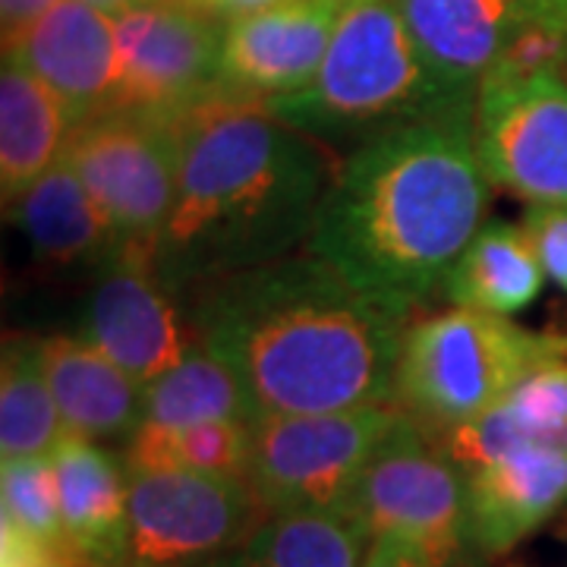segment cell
I'll return each instance as SVG.
<instances>
[{
    "mask_svg": "<svg viewBox=\"0 0 567 567\" xmlns=\"http://www.w3.org/2000/svg\"><path fill=\"white\" fill-rule=\"evenodd\" d=\"M347 507L372 536L410 539L439 567H457L473 555L466 473L406 413L369 461Z\"/></svg>",
    "mask_w": 567,
    "mask_h": 567,
    "instance_id": "obj_8",
    "label": "cell"
},
{
    "mask_svg": "<svg viewBox=\"0 0 567 567\" xmlns=\"http://www.w3.org/2000/svg\"><path fill=\"white\" fill-rule=\"evenodd\" d=\"M265 517L256 488L240 476L130 473V561L205 567L237 551Z\"/></svg>",
    "mask_w": 567,
    "mask_h": 567,
    "instance_id": "obj_9",
    "label": "cell"
},
{
    "mask_svg": "<svg viewBox=\"0 0 567 567\" xmlns=\"http://www.w3.org/2000/svg\"><path fill=\"white\" fill-rule=\"evenodd\" d=\"M61 406L44 379L35 341L3 347L0 369V457H51L66 439Z\"/></svg>",
    "mask_w": 567,
    "mask_h": 567,
    "instance_id": "obj_24",
    "label": "cell"
},
{
    "mask_svg": "<svg viewBox=\"0 0 567 567\" xmlns=\"http://www.w3.org/2000/svg\"><path fill=\"white\" fill-rule=\"evenodd\" d=\"M546 284L527 230L511 221H483L454 271L447 275L445 297L454 306H470L495 316L527 309Z\"/></svg>",
    "mask_w": 567,
    "mask_h": 567,
    "instance_id": "obj_22",
    "label": "cell"
},
{
    "mask_svg": "<svg viewBox=\"0 0 567 567\" xmlns=\"http://www.w3.org/2000/svg\"><path fill=\"white\" fill-rule=\"evenodd\" d=\"M0 505L3 520L20 527L25 536L51 548L63 567H73L66 533L58 502V480L51 457H25V461H3L0 470Z\"/></svg>",
    "mask_w": 567,
    "mask_h": 567,
    "instance_id": "obj_26",
    "label": "cell"
},
{
    "mask_svg": "<svg viewBox=\"0 0 567 567\" xmlns=\"http://www.w3.org/2000/svg\"><path fill=\"white\" fill-rule=\"evenodd\" d=\"M126 567H162V565H142V561H130Z\"/></svg>",
    "mask_w": 567,
    "mask_h": 567,
    "instance_id": "obj_32",
    "label": "cell"
},
{
    "mask_svg": "<svg viewBox=\"0 0 567 567\" xmlns=\"http://www.w3.org/2000/svg\"><path fill=\"white\" fill-rule=\"evenodd\" d=\"M394 404L338 413H275L252 420L249 486L268 514L347 507L363 470L401 423Z\"/></svg>",
    "mask_w": 567,
    "mask_h": 567,
    "instance_id": "obj_6",
    "label": "cell"
},
{
    "mask_svg": "<svg viewBox=\"0 0 567 567\" xmlns=\"http://www.w3.org/2000/svg\"><path fill=\"white\" fill-rule=\"evenodd\" d=\"M73 123L61 99L22 66L3 54L0 73V189L3 208H13L32 183L63 158Z\"/></svg>",
    "mask_w": 567,
    "mask_h": 567,
    "instance_id": "obj_20",
    "label": "cell"
},
{
    "mask_svg": "<svg viewBox=\"0 0 567 567\" xmlns=\"http://www.w3.org/2000/svg\"><path fill=\"white\" fill-rule=\"evenodd\" d=\"M0 524V567H63L51 548H44L7 520Z\"/></svg>",
    "mask_w": 567,
    "mask_h": 567,
    "instance_id": "obj_28",
    "label": "cell"
},
{
    "mask_svg": "<svg viewBox=\"0 0 567 567\" xmlns=\"http://www.w3.org/2000/svg\"><path fill=\"white\" fill-rule=\"evenodd\" d=\"M218 420H259L252 394L244 379L215 357L212 350H193L181 363L171 365L158 379L145 385L142 423L158 429L218 423Z\"/></svg>",
    "mask_w": 567,
    "mask_h": 567,
    "instance_id": "obj_23",
    "label": "cell"
},
{
    "mask_svg": "<svg viewBox=\"0 0 567 567\" xmlns=\"http://www.w3.org/2000/svg\"><path fill=\"white\" fill-rule=\"evenodd\" d=\"M252 457V423L218 420V423L158 429L140 423L126 439L123 464L126 473L145 470H193L215 476H249Z\"/></svg>",
    "mask_w": 567,
    "mask_h": 567,
    "instance_id": "obj_25",
    "label": "cell"
},
{
    "mask_svg": "<svg viewBox=\"0 0 567 567\" xmlns=\"http://www.w3.org/2000/svg\"><path fill=\"white\" fill-rule=\"evenodd\" d=\"M347 0H287L224 22L218 92L275 102L316 80Z\"/></svg>",
    "mask_w": 567,
    "mask_h": 567,
    "instance_id": "obj_13",
    "label": "cell"
},
{
    "mask_svg": "<svg viewBox=\"0 0 567 567\" xmlns=\"http://www.w3.org/2000/svg\"><path fill=\"white\" fill-rule=\"evenodd\" d=\"M193 319L205 350L244 379L259 416L391 404L406 316L309 249L205 287Z\"/></svg>",
    "mask_w": 567,
    "mask_h": 567,
    "instance_id": "obj_1",
    "label": "cell"
},
{
    "mask_svg": "<svg viewBox=\"0 0 567 567\" xmlns=\"http://www.w3.org/2000/svg\"><path fill=\"white\" fill-rule=\"evenodd\" d=\"M51 464L73 567L130 565V473L123 457L66 432Z\"/></svg>",
    "mask_w": 567,
    "mask_h": 567,
    "instance_id": "obj_17",
    "label": "cell"
},
{
    "mask_svg": "<svg viewBox=\"0 0 567 567\" xmlns=\"http://www.w3.org/2000/svg\"><path fill=\"white\" fill-rule=\"evenodd\" d=\"M439 76L461 92L480 89L495 58L527 25L567 20V0H394Z\"/></svg>",
    "mask_w": 567,
    "mask_h": 567,
    "instance_id": "obj_15",
    "label": "cell"
},
{
    "mask_svg": "<svg viewBox=\"0 0 567 567\" xmlns=\"http://www.w3.org/2000/svg\"><path fill=\"white\" fill-rule=\"evenodd\" d=\"M363 567H439L432 555L401 536H372Z\"/></svg>",
    "mask_w": 567,
    "mask_h": 567,
    "instance_id": "obj_29",
    "label": "cell"
},
{
    "mask_svg": "<svg viewBox=\"0 0 567 567\" xmlns=\"http://www.w3.org/2000/svg\"><path fill=\"white\" fill-rule=\"evenodd\" d=\"M567 341L536 334L507 316L454 306L406 324L391 404L432 439L480 420L533 369L561 357Z\"/></svg>",
    "mask_w": 567,
    "mask_h": 567,
    "instance_id": "obj_5",
    "label": "cell"
},
{
    "mask_svg": "<svg viewBox=\"0 0 567 567\" xmlns=\"http://www.w3.org/2000/svg\"><path fill=\"white\" fill-rule=\"evenodd\" d=\"M61 0H0V22H3V41L13 39L29 22L44 17Z\"/></svg>",
    "mask_w": 567,
    "mask_h": 567,
    "instance_id": "obj_30",
    "label": "cell"
},
{
    "mask_svg": "<svg viewBox=\"0 0 567 567\" xmlns=\"http://www.w3.org/2000/svg\"><path fill=\"white\" fill-rule=\"evenodd\" d=\"M265 107L322 145L350 152L410 123L476 111L439 76L394 0H347L316 80Z\"/></svg>",
    "mask_w": 567,
    "mask_h": 567,
    "instance_id": "obj_4",
    "label": "cell"
},
{
    "mask_svg": "<svg viewBox=\"0 0 567 567\" xmlns=\"http://www.w3.org/2000/svg\"><path fill=\"white\" fill-rule=\"evenodd\" d=\"M533 252L546 268V278L567 290V205L529 203L524 224Z\"/></svg>",
    "mask_w": 567,
    "mask_h": 567,
    "instance_id": "obj_27",
    "label": "cell"
},
{
    "mask_svg": "<svg viewBox=\"0 0 567 567\" xmlns=\"http://www.w3.org/2000/svg\"><path fill=\"white\" fill-rule=\"evenodd\" d=\"M372 533L350 507L268 514L244 546L205 567H363Z\"/></svg>",
    "mask_w": 567,
    "mask_h": 567,
    "instance_id": "obj_21",
    "label": "cell"
},
{
    "mask_svg": "<svg viewBox=\"0 0 567 567\" xmlns=\"http://www.w3.org/2000/svg\"><path fill=\"white\" fill-rule=\"evenodd\" d=\"M3 54L29 66L66 107L73 126L114 107L121 44L114 17L92 0H61L3 41Z\"/></svg>",
    "mask_w": 567,
    "mask_h": 567,
    "instance_id": "obj_14",
    "label": "cell"
},
{
    "mask_svg": "<svg viewBox=\"0 0 567 567\" xmlns=\"http://www.w3.org/2000/svg\"><path fill=\"white\" fill-rule=\"evenodd\" d=\"M111 17L121 44L117 111L181 121L218 92L224 22L186 0H140Z\"/></svg>",
    "mask_w": 567,
    "mask_h": 567,
    "instance_id": "obj_10",
    "label": "cell"
},
{
    "mask_svg": "<svg viewBox=\"0 0 567 567\" xmlns=\"http://www.w3.org/2000/svg\"><path fill=\"white\" fill-rule=\"evenodd\" d=\"M473 121L476 111L447 114L353 148L306 249L401 316L445 290L486 221L492 183Z\"/></svg>",
    "mask_w": 567,
    "mask_h": 567,
    "instance_id": "obj_3",
    "label": "cell"
},
{
    "mask_svg": "<svg viewBox=\"0 0 567 567\" xmlns=\"http://www.w3.org/2000/svg\"><path fill=\"white\" fill-rule=\"evenodd\" d=\"M473 140L492 186L567 205V70L480 85Z\"/></svg>",
    "mask_w": 567,
    "mask_h": 567,
    "instance_id": "obj_12",
    "label": "cell"
},
{
    "mask_svg": "<svg viewBox=\"0 0 567 567\" xmlns=\"http://www.w3.org/2000/svg\"><path fill=\"white\" fill-rule=\"evenodd\" d=\"M7 212H13L35 265L44 271H70L76 265L102 268L117 252L114 227L66 155Z\"/></svg>",
    "mask_w": 567,
    "mask_h": 567,
    "instance_id": "obj_19",
    "label": "cell"
},
{
    "mask_svg": "<svg viewBox=\"0 0 567 567\" xmlns=\"http://www.w3.org/2000/svg\"><path fill=\"white\" fill-rule=\"evenodd\" d=\"M41 369L73 435L92 442H126L142 423L145 385L85 338H41Z\"/></svg>",
    "mask_w": 567,
    "mask_h": 567,
    "instance_id": "obj_18",
    "label": "cell"
},
{
    "mask_svg": "<svg viewBox=\"0 0 567 567\" xmlns=\"http://www.w3.org/2000/svg\"><path fill=\"white\" fill-rule=\"evenodd\" d=\"M181 183L155 265L196 297L309 246L334 186L328 145L278 121L265 102L215 92L181 121Z\"/></svg>",
    "mask_w": 567,
    "mask_h": 567,
    "instance_id": "obj_2",
    "label": "cell"
},
{
    "mask_svg": "<svg viewBox=\"0 0 567 567\" xmlns=\"http://www.w3.org/2000/svg\"><path fill=\"white\" fill-rule=\"evenodd\" d=\"M186 3L196 7L205 17H212V20L230 22L249 17V13H259V10H268V7L287 3V0H186Z\"/></svg>",
    "mask_w": 567,
    "mask_h": 567,
    "instance_id": "obj_31",
    "label": "cell"
},
{
    "mask_svg": "<svg viewBox=\"0 0 567 567\" xmlns=\"http://www.w3.org/2000/svg\"><path fill=\"white\" fill-rule=\"evenodd\" d=\"M63 155L102 205L117 249L155 256L181 183L177 121L114 107L73 126Z\"/></svg>",
    "mask_w": 567,
    "mask_h": 567,
    "instance_id": "obj_7",
    "label": "cell"
},
{
    "mask_svg": "<svg viewBox=\"0 0 567 567\" xmlns=\"http://www.w3.org/2000/svg\"><path fill=\"white\" fill-rule=\"evenodd\" d=\"M82 338L148 385L203 347L193 306L164 284L152 252L117 249L95 275Z\"/></svg>",
    "mask_w": 567,
    "mask_h": 567,
    "instance_id": "obj_11",
    "label": "cell"
},
{
    "mask_svg": "<svg viewBox=\"0 0 567 567\" xmlns=\"http://www.w3.org/2000/svg\"><path fill=\"white\" fill-rule=\"evenodd\" d=\"M466 492L473 555H505L567 505V451L539 445L507 451L466 470Z\"/></svg>",
    "mask_w": 567,
    "mask_h": 567,
    "instance_id": "obj_16",
    "label": "cell"
}]
</instances>
